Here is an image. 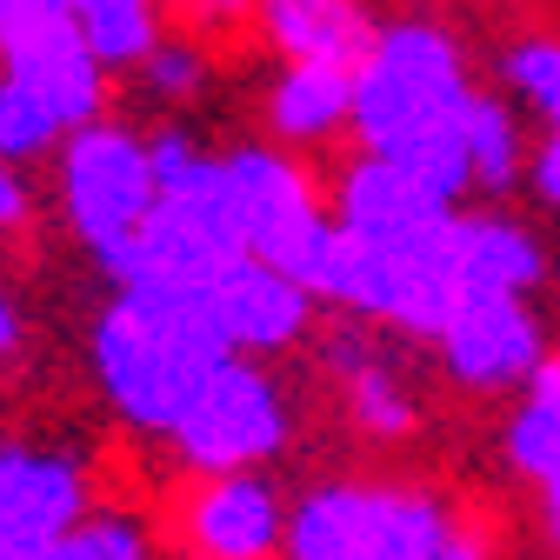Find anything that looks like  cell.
I'll use <instances>...</instances> for the list:
<instances>
[{"instance_id":"cell-26","label":"cell","mask_w":560,"mask_h":560,"mask_svg":"<svg viewBox=\"0 0 560 560\" xmlns=\"http://www.w3.org/2000/svg\"><path fill=\"white\" fill-rule=\"evenodd\" d=\"M540 494H547V501H540V508H547V534H553V547H560V480L540 487Z\"/></svg>"},{"instance_id":"cell-23","label":"cell","mask_w":560,"mask_h":560,"mask_svg":"<svg viewBox=\"0 0 560 560\" xmlns=\"http://www.w3.org/2000/svg\"><path fill=\"white\" fill-rule=\"evenodd\" d=\"M27 214H34L27 180L14 174V161H0V234H21V228H27Z\"/></svg>"},{"instance_id":"cell-15","label":"cell","mask_w":560,"mask_h":560,"mask_svg":"<svg viewBox=\"0 0 560 560\" xmlns=\"http://www.w3.org/2000/svg\"><path fill=\"white\" fill-rule=\"evenodd\" d=\"M454 280L460 294H527L540 280V247L514 221H454Z\"/></svg>"},{"instance_id":"cell-13","label":"cell","mask_w":560,"mask_h":560,"mask_svg":"<svg viewBox=\"0 0 560 560\" xmlns=\"http://www.w3.org/2000/svg\"><path fill=\"white\" fill-rule=\"evenodd\" d=\"M320 361H327V381L340 394V407L354 413V428L368 441H400L413 434V394L394 381V368L374 354V340L361 334H334L320 347Z\"/></svg>"},{"instance_id":"cell-22","label":"cell","mask_w":560,"mask_h":560,"mask_svg":"<svg viewBox=\"0 0 560 560\" xmlns=\"http://www.w3.org/2000/svg\"><path fill=\"white\" fill-rule=\"evenodd\" d=\"M254 14H260V0H187V21L200 34H228V27H241Z\"/></svg>"},{"instance_id":"cell-25","label":"cell","mask_w":560,"mask_h":560,"mask_svg":"<svg viewBox=\"0 0 560 560\" xmlns=\"http://www.w3.org/2000/svg\"><path fill=\"white\" fill-rule=\"evenodd\" d=\"M21 21H27V0H0V40H8Z\"/></svg>"},{"instance_id":"cell-18","label":"cell","mask_w":560,"mask_h":560,"mask_svg":"<svg viewBox=\"0 0 560 560\" xmlns=\"http://www.w3.org/2000/svg\"><path fill=\"white\" fill-rule=\"evenodd\" d=\"M521 127L501 101H487L474 94V120H467V180L474 187H514L521 174Z\"/></svg>"},{"instance_id":"cell-24","label":"cell","mask_w":560,"mask_h":560,"mask_svg":"<svg viewBox=\"0 0 560 560\" xmlns=\"http://www.w3.org/2000/svg\"><path fill=\"white\" fill-rule=\"evenodd\" d=\"M534 187L560 207V127H547V140H540V154H534Z\"/></svg>"},{"instance_id":"cell-20","label":"cell","mask_w":560,"mask_h":560,"mask_svg":"<svg viewBox=\"0 0 560 560\" xmlns=\"http://www.w3.org/2000/svg\"><path fill=\"white\" fill-rule=\"evenodd\" d=\"M508 81L521 88V101H527L547 127H560V40H527V47H514V54H508Z\"/></svg>"},{"instance_id":"cell-16","label":"cell","mask_w":560,"mask_h":560,"mask_svg":"<svg viewBox=\"0 0 560 560\" xmlns=\"http://www.w3.org/2000/svg\"><path fill=\"white\" fill-rule=\"evenodd\" d=\"M508 460L540 487L560 480V347H547L540 368L527 374V394L508 420Z\"/></svg>"},{"instance_id":"cell-3","label":"cell","mask_w":560,"mask_h":560,"mask_svg":"<svg viewBox=\"0 0 560 560\" xmlns=\"http://www.w3.org/2000/svg\"><path fill=\"white\" fill-rule=\"evenodd\" d=\"M107 107V67L67 14H27L0 40V161L67 148Z\"/></svg>"},{"instance_id":"cell-8","label":"cell","mask_w":560,"mask_h":560,"mask_svg":"<svg viewBox=\"0 0 560 560\" xmlns=\"http://www.w3.org/2000/svg\"><path fill=\"white\" fill-rule=\"evenodd\" d=\"M88 460L67 447H0V560H34L88 521Z\"/></svg>"},{"instance_id":"cell-4","label":"cell","mask_w":560,"mask_h":560,"mask_svg":"<svg viewBox=\"0 0 560 560\" xmlns=\"http://www.w3.org/2000/svg\"><path fill=\"white\" fill-rule=\"evenodd\" d=\"M447 501L394 480H320L288 508L280 560H441Z\"/></svg>"},{"instance_id":"cell-17","label":"cell","mask_w":560,"mask_h":560,"mask_svg":"<svg viewBox=\"0 0 560 560\" xmlns=\"http://www.w3.org/2000/svg\"><path fill=\"white\" fill-rule=\"evenodd\" d=\"M67 21L81 27L94 60L107 67H140L167 34H161V0H67Z\"/></svg>"},{"instance_id":"cell-14","label":"cell","mask_w":560,"mask_h":560,"mask_svg":"<svg viewBox=\"0 0 560 560\" xmlns=\"http://www.w3.org/2000/svg\"><path fill=\"white\" fill-rule=\"evenodd\" d=\"M267 127L273 140L294 148H320L340 127H354V74L340 67H280V81L267 88Z\"/></svg>"},{"instance_id":"cell-11","label":"cell","mask_w":560,"mask_h":560,"mask_svg":"<svg viewBox=\"0 0 560 560\" xmlns=\"http://www.w3.org/2000/svg\"><path fill=\"white\" fill-rule=\"evenodd\" d=\"M441 340V361L460 387H514L540 368V327L527 314L521 294H460L447 327L434 334Z\"/></svg>"},{"instance_id":"cell-1","label":"cell","mask_w":560,"mask_h":560,"mask_svg":"<svg viewBox=\"0 0 560 560\" xmlns=\"http://www.w3.org/2000/svg\"><path fill=\"white\" fill-rule=\"evenodd\" d=\"M467 120H474V88L460 47L434 21H394L381 27L374 54L354 74V133L368 161H387L434 194H460L467 180Z\"/></svg>"},{"instance_id":"cell-2","label":"cell","mask_w":560,"mask_h":560,"mask_svg":"<svg viewBox=\"0 0 560 560\" xmlns=\"http://www.w3.org/2000/svg\"><path fill=\"white\" fill-rule=\"evenodd\" d=\"M88 361H94L107 407L133 434H174L187 400L228 361V340L194 307L148 301V294H114L107 314L94 320Z\"/></svg>"},{"instance_id":"cell-5","label":"cell","mask_w":560,"mask_h":560,"mask_svg":"<svg viewBox=\"0 0 560 560\" xmlns=\"http://www.w3.org/2000/svg\"><path fill=\"white\" fill-rule=\"evenodd\" d=\"M221 200H228L234 241L254 260L301 280L307 294L320 288V267L334 247V207L320 200L301 161H288L280 148H234L221 154Z\"/></svg>"},{"instance_id":"cell-21","label":"cell","mask_w":560,"mask_h":560,"mask_svg":"<svg viewBox=\"0 0 560 560\" xmlns=\"http://www.w3.org/2000/svg\"><path fill=\"white\" fill-rule=\"evenodd\" d=\"M133 74H140V88H148L154 101H187V94H200V81H207V54L187 47V40H161L148 60L133 67Z\"/></svg>"},{"instance_id":"cell-19","label":"cell","mask_w":560,"mask_h":560,"mask_svg":"<svg viewBox=\"0 0 560 560\" xmlns=\"http://www.w3.org/2000/svg\"><path fill=\"white\" fill-rule=\"evenodd\" d=\"M34 560H154V540H148V527L127 521V514H88L74 534L54 540Z\"/></svg>"},{"instance_id":"cell-9","label":"cell","mask_w":560,"mask_h":560,"mask_svg":"<svg viewBox=\"0 0 560 560\" xmlns=\"http://www.w3.org/2000/svg\"><path fill=\"white\" fill-rule=\"evenodd\" d=\"M194 314L228 340V354L260 361V354H280V347H294V340L307 334L314 294L301 288V280H288L280 267L241 254V260H228V267L200 288Z\"/></svg>"},{"instance_id":"cell-6","label":"cell","mask_w":560,"mask_h":560,"mask_svg":"<svg viewBox=\"0 0 560 560\" xmlns=\"http://www.w3.org/2000/svg\"><path fill=\"white\" fill-rule=\"evenodd\" d=\"M60 207H67V228L88 241V254L101 267H114L161 207L154 148L114 120L81 127L60 148Z\"/></svg>"},{"instance_id":"cell-10","label":"cell","mask_w":560,"mask_h":560,"mask_svg":"<svg viewBox=\"0 0 560 560\" xmlns=\"http://www.w3.org/2000/svg\"><path fill=\"white\" fill-rule=\"evenodd\" d=\"M180 540L194 560H273L288 553V508L273 480L254 474H200L180 501Z\"/></svg>"},{"instance_id":"cell-12","label":"cell","mask_w":560,"mask_h":560,"mask_svg":"<svg viewBox=\"0 0 560 560\" xmlns=\"http://www.w3.org/2000/svg\"><path fill=\"white\" fill-rule=\"evenodd\" d=\"M254 27L288 67H340V74H361L381 40L368 0H260Z\"/></svg>"},{"instance_id":"cell-7","label":"cell","mask_w":560,"mask_h":560,"mask_svg":"<svg viewBox=\"0 0 560 560\" xmlns=\"http://www.w3.org/2000/svg\"><path fill=\"white\" fill-rule=\"evenodd\" d=\"M288 434H294L288 394L267 381L260 361L228 354L207 374V387L187 400V413L174 420L167 441L194 474H254L288 447Z\"/></svg>"}]
</instances>
